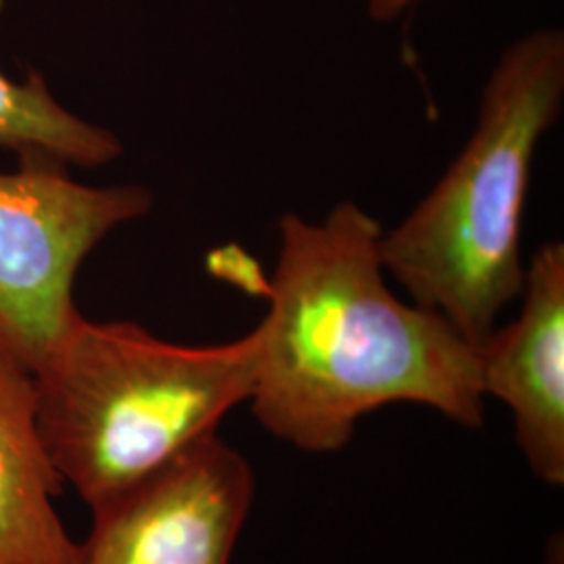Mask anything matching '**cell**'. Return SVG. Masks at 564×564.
<instances>
[{
    "label": "cell",
    "mask_w": 564,
    "mask_h": 564,
    "mask_svg": "<svg viewBox=\"0 0 564 564\" xmlns=\"http://www.w3.org/2000/svg\"><path fill=\"white\" fill-rule=\"evenodd\" d=\"M383 232L354 202L321 223L297 214L279 223L276 270L260 284L268 314L253 328L249 402L270 435L302 452H339L364 416L391 403L484 423L479 347L389 289Z\"/></svg>",
    "instance_id": "1"
},
{
    "label": "cell",
    "mask_w": 564,
    "mask_h": 564,
    "mask_svg": "<svg viewBox=\"0 0 564 564\" xmlns=\"http://www.w3.org/2000/svg\"><path fill=\"white\" fill-rule=\"evenodd\" d=\"M563 102V30L540 28L508 44L470 139L424 199L383 232L384 272L477 347L521 297L531 170Z\"/></svg>",
    "instance_id": "2"
},
{
    "label": "cell",
    "mask_w": 564,
    "mask_h": 564,
    "mask_svg": "<svg viewBox=\"0 0 564 564\" xmlns=\"http://www.w3.org/2000/svg\"><path fill=\"white\" fill-rule=\"evenodd\" d=\"M253 330L220 345L163 341L137 323L80 316L32 375L42 442L63 484L101 505L249 402Z\"/></svg>",
    "instance_id": "3"
},
{
    "label": "cell",
    "mask_w": 564,
    "mask_h": 564,
    "mask_svg": "<svg viewBox=\"0 0 564 564\" xmlns=\"http://www.w3.org/2000/svg\"><path fill=\"white\" fill-rule=\"evenodd\" d=\"M30 160L0 174V358L30 375L82 314L74 282L107 235L153 209L144 186H88Z\"/></svg>",
    "instance_id": "4"
},
{
    "label": "cell",
    "mask_w": 564,
    "mask_h": 564,
    "mask_svg": "<svg viewBox=\"0 0 564 564\" xmlns=\"http://www.w3.org/2000/svg\"><path fill=\"white\" fill-rule=\"evenodd\" d=\"M256 479L218 433L93 506L78 564H230Z\"/></svg>",
    "instance_id": "5"
},
{
    "label": "cell",
    "mask_w": 564,
    "mask_h": 564,
    "mask_svg": "<svg viewBox=\"0 0 564 564\" xmlns=\"http://www.w3.org/2000/svg\"><path fill=\"white\" fill-rule=\"evenodd\" d=\"M519 316L479 345L484 395L506 403L519 449L544 484H564V245L524 268Z\"/></svg>",
    "instance_id": "6"
},
{
    "label": "cell",
    "mask_w": 564,
    "mask_h": 564,
    "mask_svg": "<svg viewBox=\"0 0 564 564\" xmlns=\"http://www.w3.org/2000/svg\"><path fill=\"white\" fill-rule=\"evenodd\" d=\"M63 479L42 442L28 370L0 358V564H78L61 523Z\"/></svg>",
    "instance_id": "7"
},
{
    "label": "cell",
    "mask_w": 564,
    "mask_h": 564,
    "mask_svg": "<svg viewBox=\"0 0 564 564\" xmlns=\"http://www.w3.org/2000/svg\"><path fill=\"white\" fill-rule=\"evenodd\" d=\"M0 149L13 151L21 162L42 160L61 165L101 167L120 160V139L65 109L48 90L41 74L23 82L0 69Z\"/></svg>",
    "instance_id": "8"
},
{
    "label": "cell",
    "mask_w": 564,
    "mask_h": 564,
    "mask_svg": "<svg viewBox=\"0 0 564 564\" xmlns=\"http://www.w3.org/2000/svg\"><path fill=\"white\" fill-rule=\"evenodd\" d=\"M421 0H368V15L377 23H391Z\"/></svg>",
    "instance_id": "9"
}]
</instances>
